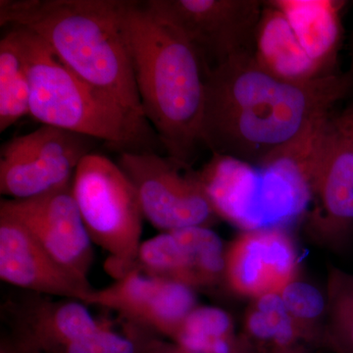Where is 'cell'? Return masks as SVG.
Returning a JSON list of instances; mask_svg holds the SVG:
<instances>
[{
    "mask_svg": "<svg viewBox=\"0 0 353 353\" xmlns=\"http://www.w3.org/2000/svg\"><path fill=\"white\" fill-rule=\"evenodd\" d=\"M72 190L90 240L108 252L106 270L118 280L134 269L141 245L136 188L118 163L92 152L77 167Z\"/></svg>",
    "mask_w": 353,
    "mask_h": 353,
    "instance_id": "5b68a950",
    "label": "cell"
},
{
    "mask_svg": "<svg viewBox=\"0 0 353 353\" xmlns=\"http://www.w3.org/2000/svg\"><path fill=\"white\" fill-rule=\"evenodd\" d=\"M6 339L18 353H60L102 326L82 301L30 292L4 309Z\"/></svg>",
    "mask_w": 353,
    "mask_h": 353,
    "instance_id": "9a60e30c",
    "label": "cell"
},
{
    "mask_svg": "<svg viewBox=\"0 0 353 353\" xmlns=\"http://www.w3.org/2000/svg\"><path fill=\"white\" fill-rule=\"evenodd\" d=\"M254 59L265 71L289 82L327 75L303 50L284 14L267 1L255 32Z\"/></svg>",
    "mask_w": 353,
    "mask_h": 353,
    "instance_id": "e0dca14e",
    "label": "cell"
},
{
    "mask_svg": "<svg viewBox=\"0 0 353 353\" xmlns=\"http://www.w3.org/2000/svg\"><path fill=\"white\" fill-rule=\"evenodd\" d=\"M117 163L136 188L143 217L160 231L210 227L218 219L190 165L157 152L120 153Z\"/></svg>",
    "mask_w": 353,
    "mask_h": 353,
    "instance_id": "9c48e42d",
    "label": "cell"
},
{
    "mask_svg": "<svg viewBox=\"0 0 353 353\" xmlns=\"http://www.w3.org/2000/svg\"><path fill=\"white\" fill-rule=\"evenodd\" d=\"M299 250L284 228L243 231L226 248L224 281L239 296L279 294L299 277Z\"/></svg>",
    "mask_w": 353,
    "mask_h": 353,
    "instance_id": "4fadbf2b",
    "label": "cell"
},
{
    "mask_svg": "<svg viewBox=\"0 0 353 353\" xmlns=\"http://www.w3.org/2000/svg\"><path fill=\"white\" fill-rule=\"evenodd\" d=\"M14 28L29 74L30 116L46 126L104 141L120 153L157 152L161 143L145 118L125 110L78 78L34 32Z\"/></svg>",
    "mask_w": 353,
    "mask_h": 353,
    "instance_id": "277c9868",
    "label": "cell"
},
{
    "mask_svg": "<svg viewBox=\"0 0 353 353\" xmlns=\"http://www.w3.org/2000/svg\"><path fill=\"white\" fill-rule=\"evenodd\" d=\"M146 353H163L159 347V340L153 339L152 343H150V348H148Z\"/></svg>",
    "mask_w": 353,
    "mask_h": 353,
    "instance_id": "484cf974",
    "label": "cell"
},
{
    "mask_svg": "<svg viewBox=\"0 0 353 353\" xmlns=\"http://www.w3.org/2000/svg\"><path fill=\"white\" fill-rule=\"evenodd\" d=\"M94 141L46 125L16 137L1 148L0 192L10 199H28L65 187Z\"/></svg>",
    "mask_w": 353,
    "mask_h": 353,
    "instance_id": "30bf717a",
    "label": "cell"
},
{
    "mask_svg": "<svg viewBox=\"0 0 353 353\" xmlns=\"http://www.w3.org/2000/svg\"><path fill=\"white\" fill-rule=\"evenodd\" d=\"M10 29L0 41V132L30 115V80L17 29Z\"/></svg>",
    "mask_w": 353,
    "mask_h": 353,
    "instance_id": "44dd1931",
    "label": "cell"
},
{
    "mask_svg": "<svg viewBox=\"0 0 353 353\" xmlns=\"http://www.w3.org/2000/svg\"><path fill=\"white\" fill-rule=\"evenodd\" d=\"M155 16L175 28L201 60L203 73L233 58L254 55L264 2L257 0H148Z\"/></svg>",
    "mask_w": 353,
    "mask_h": 353,
    "instance_id": "ba28073f",
    "label": "cell"
},
{
    "mask_svg": "<svg viewBox=\"0 0 353 353\" xmlns=\"http://www.w3.org/2000/svg\"><path fill=\"white\" fill-rule=\"evenodd\" d=\"M0 209L19 221L71 275L90 285L92 241L74 199L72 183L32 199H4Z\"/></svg>",
    "mask_w": 353,
    "mask_h": 353,
    "instance_id": "8fae6325",
    "label": "cell"
},
{
    "mask_svg": "<svg viewBox=\"0 0 353 353\" xmlns=\"http://www.w3.org/2000/svg\"><path fill=\"white\" fill-rule=\"evenodd\" d=\"M83 303L111 309L132 324L173 340L197 304L196 290L132 269L113 284L92 290Z\"/></svg>",
    "mask_w": 353,
    "mask_h": 353,
    "instance_id": "7c38bea8",
    "label": "cell"
},
{
    "mask_svg": "<svg viewBox=\"0 0 353 353\" xmlns=\"http://www.w3.org/2000/svg\"><path fill=\"white\" fill-rule=\"evenodd\" d=\"M279 296L297 326L311 340L324 348L326 292L323 294L314 285L299 277L285 285Z\"/></svg>",
    "mask_w": 353,
    "mask_h": 353,
    "instance_id": "603a6c76",
    "label": "cell"
},
{
    "mask_svg": "<svg viewBox=\"0 0 353 353\" xmlns=\"http://www.w3.org/2000/svg\"><path fill=\"white\" fill-rule=\"evenodd\" d=\"M152 339L124 336L102 324L94 333L70 343L63 353H146Z\"/></svg>",
    "mask_w": 353,
    "mask_h": 353,
    "instance_id": "cb8c5ba5",
    "label": "cell"
},
{
    "mask_svg": "<svg viewBox=\"0 0 353 353\" xmlns=\"http://www.w3.org/2000/svg\"><path fill=\"white\" fill-rule=\"evenodd\" d=\"M267 3L284 14L308 57L330 75L341 43V11L345 2L270 0Z\"/></svg>",
    "mask_w": 353,
    "mask_h": 353,
    "instance_id": "d6986e66",
    "label": "cell"
},
{
    "mask_svg": "<svg viewBox=\"0 0 353 353\" xmlns=\"http://www.w3.org/2000/svg\"><path fill=\"white\" fill-rule=\"evenodd\" d=\"M172 341L196 353H246L232 316L213 306H196Z\"/></svg>",
    "mask_w": 353,
    "mask_h": 353,
    "instance_id": "ffe728a7",
    "label": "cell"
},
{
    "mask_svg": "<svg viewBox=\"0 0 353 353\" xmlns=\"http://www.w3.org/2000/svg\"><path fill=\"white\" fill-rule=\"evenodd\" d=\"M199 176L218 218L241 232L288 229L303 219L296 190L275 172L212 154Z\"/></svg>",
    "mask_w": 353,
    "mask_h": 353,
    "instance_id": "8992f818",
    "label": "cell"
},
{
    "mask_svg": "<svg viewBox=\"0 0 353 353\" xmlns=\"http://www.w3.org/2000/svg\"><path fill=\"white\" fill-rule=\"evenodd\" d=\"M120 18L143 115L167 155L190 165L203 146L205 78L201 60L182 34L145 1L121 0Z\"/></svg>",
    "mask_w": 353,
    "mask_h": 353,
    "instance_id": "7a4b0ae2",
    "label": "cell"
},
{
    "mask_svg": "<svg viewBox=\"0 0 353 353\" xmlns=\"http://www.w3.org/2000/svg\"><path fill=\"white\" fill-rule=\"evenodd\" d=\"M0 279L32 294L83 301L94 288L83 284L39 245L22 224L0 209Z\"/></svg>",
    "mask_w": 353,
    "mask_h": 353,
    "instance_id": "2e32d148",
    "label": "cell"
},
{
    "mask_svg": "<svg viewBox=\"0 0 353 353\" xmlns=\"http://www.w3.org/2000/svg\"><path fill=\"white\" fill-rule=\"evenodd\" d=\"M159 347L163 353H196L179 347L176 343H164L161 341H159Z\"/></svg>",
    "mask_w": 353,
    "mask_h": 353,
    "instance_id": "d4e9b609",
    "label": "cell"
},
{
    "mask_svg": "<svg viewBox=\"0 0 353 353\" xmlns=\"http://www.w3.org/2000/svg\"><path fill=\"white\" fill-rule=\"evenodd\" d=\"M202 145L212 154L262 168L283 157L332 116L350 87L347 77L289 82L248 54L204 74Z\"/></svg>",
    "mask_w": 353,
    "mask_h": 353,
    "instance_id": "6da1fadb",
    "label": "cell"
},
{
    "mask_svg": "<svg viewBox=\"0 0 353 353\" xmlns=\"http://www.w3.org/2000/svg\"><path fill=\"white\" fill-rule=\"evenodd\" d=\"M324 348L353 353V275L331 267L327 280Z\"/></svg>",
    "mask_w": 353,
    "mask_h": 353,
    "instance_id": "7402d4cb",
    "label": "cell"
},
{
    "mask_svg": "<svg viewBox=\"0 0 353 353\" xmlns=\"http://www.w3.org/2000/svg\"><path fill=\"white\" fill-rule=\"evenodd\" d=\"M121 0H1V27L38 36L72 73L145 118L120 18Z\"/></svg>",
    "mask_w": 353,
    "mask_h": 353,
    "instance_id": "3957f363",
    "label": "cell"
},
{
    "mask_svg": "<svg viewBox=\"0 0 353 353\" xmlns=\"http://www.w3.org/2000/svg\"><path fill=\"white\" fill-rule=\"evenodd\" d=\"M309 236L333 250L353 239V109L332 116L323 130L303 218Z\"/></svg>",
    "mask_w": 353,
    "mask_h": 353,
    "instance_id": "52a82bcc",
    "label": "cell"
},
{
    "mask_svg": "<svg viewBox=\"0 0 353 353\" xmlns=\"http://www.w3.org/2000/svg\"><path fill=\"white\" fill-rule=\"evenodd\" d=\"M239 336L246 353H316L322 350L297 326L279 294L252 299Z\"/></svg>",
    "mask_w": 353,
    "mask_h": 353,
    "instance_id": "ac0fdd59",
    "label": "cell"
},
{
    "mask_svg": "<svg viewBox=\"0 0 353 353\" xmlns=\"http://www.w3.org/2000/svg\"><path fill=\"white\" fill-rule=\"evenodd\" d=\"M226 248L209 227L163 232L141 243L134 269L152 277L205 289L224 281Z\"/></svg>",
    "mask_w": 353,
    "mask_h": 353,
    "instance_id": "5bb4252c",
    "label": "cell"
}]
</instances>
